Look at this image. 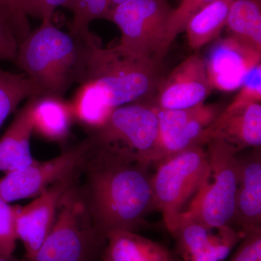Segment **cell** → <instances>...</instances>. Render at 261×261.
I'll list each match as a JSON object with an SVG mask.
<instances>
[{
  "mask_svg": "<svg viewBox=\"0 0 261 261\" xmlns=\"http://www.w3.org/2000/svg\"><path fill=\"white\" fill-rule=\"evenodd\" d=\"M89 139L91 148L83 166L86 181L80 192L92 224L105 239L116 230L135 232L147 215L156 210L150 166Z\"/></svg>",
  "mask_w": 261,
  "mask_h": 261,
  "instance_id": "cell-1",
  "label": "cell"
},
{
  "mask_svg": "<svg viewBox=\"0 0 261 261\" xmlns=\"http://www.w3.org/2000/svg\"><path fill=\"white\" fill-rule=\"evenodd\" d=\"M93 36L84 39L62 32L42 20L18 45L15 64L37 86L41 95L64 97L74 84L84 82L87 61L94 46Z\"/></svg>",
  "mask_w": 261,
  "mask_h": 261,
  "instance_id": "cell-2",
  "label": "cell"
},
{
  "mask_svg": "<svg viewBox=\"0 0 261 261\" xmlns=\"http://www.w3.org/2000/svg\"><path fill=\"white\" fill-rule=\"evenodd\" d=\"M160 63L120 45L102 48L98 44L89 55L83 83L93 84L113 110L130 103L145 102L154 95L162 80Z\"/></svg>",
  "mask_w": 261,
  "mask_h": 261,
  "instance_id": "cell-3",
  "label": "cell"
},
{
  "mask_svg": "<svg viewBox=\"0 0 261 261\" xmlns=\"http://www.w3.org/2000/svg\"><path fill=\"white\" fill-rule=\"evenodd\" d=\"M106 245L73 185L62 197L56 221L42 245L23 261H102Z\"/></svg>",
  "mask_w": 261,
  "mask_h": 261,
  "instance_id": "cell-4",
  "label": "cell"
},
{
  "mask_svg": "<svg viewBox=\"0 0 261 261\" xmlns=\"http://www.w3.org/2000/svg\"><path fill=\"white\" fill-rule=\"evenodd\" d=\"M155 164L152 178L154 205L170 231L189 200L208 180L210 166L204 145L166 156Z\"/></svg>",
  "mask_w": 261,
  "mask_h": 261,
  "instance_id": "cell-5",
  "label": "cell"
},
{
  "mask_svg": "<svg viewBox=\"0 0 261 261\" xmlns=\"http://www.w3.org/2000/svg\"><path fill=\"white\" fill-rule=\"evenodd\" d=\"M210 178L190 202L185 214L212 230L230 226L234 216L239 152L219 137L206 142Z\"/></svg>",
  "mask_w": 261,
  "mask_h": 261,
  "instance_id": "cell-6",
  "label": "cell"
},
{
  "mask_svg": "<svg viewBox=\"0 0 261 261\" xmlns=\"http://www.w3.org/2000/svg\"><path fill=\"white\" fill-rule=\"evenodd\" d=\"M89 132L94 143L128 152L149 166L161 159L159 116L151 103L117 108L102 126Z\"/></svg>",
  "mask_w": 261,
  "mask_h": 261,
  "instance_id": "cell-7",
  "label": "cell"
},
{
  "mask_svg": "<svg viewBox=\"0 0 261 261\" xmlns=\"http://www.w3.org/2000/svg\"><path fill=\"white\" fill-rule=\"evenodd\" d=\"M173 8L167 0H127L113 10L109 20L121 32L119 45L157 61L166 56Z\"/></svg>",
  "mask_w": 261,
  "mask_h": 261,
  "instance_id": "cell-8",
  "label": "cell"
},
{
  "mask_svg": "<svg viewBox=\"0 0 261 261\" xmlns=\"http://www.w3.org/2000/svg\"><path fill=\"white\" fill-rule=\"evenodd\" d=\"M90 148L87 138L55 159L35 160L27 167L6 173L0 178V197L8 202L38 197L57 182L78 174Z\"/></svg>",
  "mask_w": 261,
  "mask_h": 261,
  "instance_id": "cell-9",
  "label": "cell"
},
{
  "mask_svg": "<svg viewBox=\"0 0 261 261\" xmlns=\"http://www.w3.org/2000/svg\"><path fill=\"white\" fill-rule=\"evenodd\" d=\"M222 111L219 105L205 103L187 109L163 110L157 108L160 160L195 146H205L206 130Z\"/></svg>",
  "mask_w": 261,
  "mask_h": 261,
  "instance_id": "cell-10",
  "label": "cell"
},
{
  "mask_svg": "<svg viewBox=\"0 0 261 261\" xmlns=\"http://www.w3.org/2000/svg\"><path fill=\"white\" fill-rule=\"evenodd\" d=\"M212 89L205 58L193 55L161 80L151 104L159 109H187L205 103Z\"/></svg>",
  "mask_w": 261,
  "mask_h": 261,
  "instance_id": "cell-11",
  "label": "cell"
},
{
  "mask_svg": "<svg viewBox=\"0 0 261 261\" xmlns=\"http://www.w3.org/2000/svg\"><path fill=\"white\" fill-rule=\"evenodd\" d=\"M76 175L51 185L29 205H16L15 228L25 249V258L32 257L50 231L63 195L73 186Z\"/></svg>",
  "mask_w": 261,
  "mask_h": 261,
  "instance_id": "cell-12",
  "label": "cell"
},
{
  "mask_svg": "<svg viewBox=\"0 0 261 261\" xmlns=\"http://www.w3.org/2000/svg\"><path fill=\"white\" fill-rule=\"evenodd\" d=\"M261 51L231 36L221 39L205 58L213 89L231 92L240 88L250 70L260 64Z\"/></svg>",
  "mask_w": 261,
  "mask_h": 261,
  "instance_id": "cell-13",
  "label": "cell"
},
{
  "mask_svg": "<svg viewBox=\"0 0 261 261\" xmlns=\"http://www.w3.org/2000/svg\"><path fill=\"white\" fill-rule=\"evenodd\" d=\"M211 137H219L237 149H260L261 103L254 102L245 107L223 110L207 128L205 145Z\"/></svg>",
  "mask_w": 261,
  "mask_h": 261,
  "instance_id": "cell-14",
  "label": "cell"
},
{
  "mask_svg": "<svg viewBox=\"0 0 261 261\" xmlns=\"http://www.w3.org/2000/svg\"><path fill=\"white\" fill-rule=\"evenodd\" d=\"M238 185L233 221L241 229L261 226L260 149L238 155Z\"/></svg>",
  "mask_w": 261,
  "mask_h": 261,
  "instance_id": "cell-15",
  "label": "cell"
},
{
  "mask_svg": "<svg viewBox=\"0 0 261 261\" xmlns=\"http://www.w3.org/2000/svg\"><path fill=\"white\" fill-rule=\"evenodd\" d=\"M34 97L29 98L0 140V171L20 169L35 161L30 145L34 132Z\"/></svg>",
  "mask_w": 261,
  "mask_h": 261,
  "instance_id": "cell-16",
  "label": "cell"
},
{
  "mask_svg": "<svg viewBox=\"0 0 261 261\" xmlns=\"http://www.w3.org/2000/svg\"><path fill=\"white\" fill-rule=\"evenodd\" d=\"M167 249L161 244L128 230L108 233L102 261H171Z\"/></svg>",
  "mask_w": 261,
  "mask_h": 261,
  "instance_id": "cell-17",
  "label": "cell"
},
{
  "mask_svg": "<svg viewBox=\"0 0 261 261\" xmlns=\"http://www.w3.org/2000/svg\"><path fill=\"white\" fill-rule=\"evenodd\" d=\"M33 116L34 132L51 142L66 140L75 121L70 102L58 96H34Z\"/></svg>",
  "mask_w": 261,
  "mask_h": 261,
  "instance_id": "cell-18",
  "label": "cell"
},
{
  "mask_svg": "<svg viewBox=\"0 0 261 261\" xmlns=\"http://www.w3.org/2000/svg\"><path fill=\"white\" fill-rule=\"evenodd\" d=\"M233 1L215 0L192 15L185 29L187 42L192 49H200L219 36L226 27Z\"/></svg>",
  "mask_w": 261,
  "mask_h": 261,
  "instance_id": "cell-19",
  "label": "cell"
},
{
  "mask_svg": "<svg viewBox=\"0 0 261 261\" xmlns=\"http://www.w3.org/2000/svg\"><path fill=\"white\" fill-rule=\"evenodd\" d=\"M226 27L230 36L261 51L260 0H234Z\"/></svg>",
  "mask_w": 261,
  "mask_h": 261,
  "instance_id": "cell-20",
  "label": "cell"
},
{
  "mask_svg": "<svg viewBox=\"0 0 261 261\" xmlns=\"http://www.w3.org/2000/svg\"><path fill=\"white\" fill-rule=\"evenodd\" d=\"M214 230L181 213L169 231L176 240V250L185 261H188L210 246L216 239Z\"/></svg>",
  "mask_w": 261,
  "mask_h": 261,
  "instance_id": "cell-21",
  "label": "cell"
},
{
  "mask_svg": "<svg viewBox=\"0 0 261 261\" xmlns=\"http://www.w3.org/2000/svg\"><path fill=\"white\" fill-rule=\"evenodd\" d=\"M70 105L75 121L80 122L89 130L102 126L113 111L90 82L80 84Z\"/></svg>",
  "mask_w": 261,
  "mask_h": 261,
  "instance_id": "cell-22",
  "label": "cell"
},
{
  "mask_svg": "<svg viewBox=\"0 0 261 261\" xmlns=\"http://www.w3.org/2000/svg\"><path fill=\"white\" fill-rule=\"evenodd\" d=\"M39 95L40 91L25 73L0 68V126L23 99Z\"/></svg>",
  "mask_w": 261,
  "mask_h": 261,
  "instance_id": "cell-23",
  "label": "cell"
},
{
  "mask_svg": "<svg viewBox=\"0 0 261 261\" xmlns=\"http://www.w3.org/2000/svg\"><path fill=\"white\" fill-rule=\"evenodd\" d=\"M65 8L73 14L70 33L76 37L89 39L92 37L89 24L96 19H108L112 12L110 0H68Z\"/></svg>",
  "mask_w": 261,
  "mask_h": 261,
  "instance_id": "cell-24",
  "label": "cell"
},
{
  "mask_svg": "<svg viewBox=\"0 0 261 261\" xmlns=\"http://www.w3.org/2000/svg\"><path fill=\"white\" fill-rule=\"evenodd\" d=\"M243 235V231H236L231 226L217 229L214 243L188 261H224Z\"/></svg>",
  "mask_w": 261,
  "mask_h": 261,
  "instance_id": "cell-25",
  "label": "cell"
},
{
  "mask_svg": "<svg viewBox=\"0 0 261 261\" xmlns=\"http://www.w3.org/2000/svg\"><path fill=\"white\" fill-rule=\"evenodd\" d=\"M215 0H181L177 8L173 9L168 23L166 51H168L175 38L185 31L190 18Z\"/></svg>",
  "mask_w": 261,
  "mask_h": 261,
  "instance_id": "cell-26",
  "label": "cell"
},
{
  "mask_svg": "<svg viewBox=\"0 0 261 261\" xmlns=\"http://www.w3.org/2000/svg\"><path fill=\"white\" fill-rule=\"evenodd\" d=\"M22 1L23 0H0V19L8 24L19 44L32 32L28 18L23 10Z\"/></svg>",
  "mask_w": 261,
  "mask_h": 261,
  "instance_id": "cell-27",
  "label": "cell"
},
{
  "mask_svg": "<svg viewBox=\"0 0 261 261\" xmlns=\"http://www.w3.org/2000/svg\"><path fill=\"white\" fill-rule=\"evenodd\" d=\"M15 211L16 205H10L9 202L0 197V255L5 256L13 255L18 240Z\"/></svg>",
  "mask_w": 261,
  "mask_h": 261,
  "instance_id": "cell-28",
  "label": "cell"
},
{
  "mask_svg": "<svg viewBox=\"0 0 261 261\" xmlns=\"http://www.w3.org/2000/svg\"><path fill=\"white\" fill-rule=\"evenodd\" d=\"M260 101L261 64H259L250 70L240 87V92L224 110L233 111L245 107L251 103L260 102Z\"/></svg>",
  "mask_w": 261,
  "mask_h": 261,
  "instance_id": "cell-29",
  "label": "cell"
},
{
  "mask_svg": "<svg viewBox=\"0 0 261 261\" xmlns=\"http://www.w3.org/2000/svg\"><path fill=\"white\" fill-rule=\"evenodd\" d=\"M244 235L229 261H261V226L240 230Z\"/></svg>",
  "mask_w": 261,
  "mask_h": 261,
  "instance_id": "cell-30",
  "label": "cell"
},
{
  "mask_svg": "<svg viewBox=\"0 0 261 261\" xmlns=\"http://www.w3.org/2000/svg\"><path fill=\"white\" fill-rule=\"evenodd\" d=\"M19 43L13 30L0 19V61L14 62L18 53Z\"/></svg>",
  "mask_w": 261,
  "mask_h": 261,
  "instance_id": "cell-31",
  "label": "cell"
},
{
  "mask_svg": "<svg viewBox=\"0 0 261 261\" xmlns=\"http://www.w3.org/2000/svg\"><path fill=\"white\" fill-rule=\"evenodd\" d=\"M0 261H23V260H18V259L15 258L13 255L5 256V255H0Z\"/></svg>",
  "mask_w": 261,
  "mask_h": 261,
  "instance_id": "cell-32",
  "label": "cell"
},
{
  "mask_svg": "<svg viewBox=\"0 0 261 261\" xmlns=\"http://www.w3.org/2000/svg\"><path fill=\"white\" fill-rule=\"evenodd\" d=\"M28 1H29V0H23V1H22V5H23V11H24V6H25V5L27 4V2H28ZM24 13H25V12H24Z\"/></svg>",
  "mask_w": 261,
  "mask_h": 261,
  "instance_id": "cell-33",
  "label": "cell"
},
{
  "mask_svg": "<svg viewBox=\"0 0 261 261\" xmlns=\"http://www.w3.org/2000/svg\"></svg>",
  "mask_w": 261,
  "mask_h": 261,
  "instance_id": "cell-34",
  "label": "cell"
}]
</instances>
